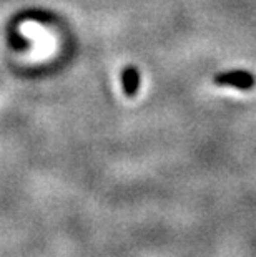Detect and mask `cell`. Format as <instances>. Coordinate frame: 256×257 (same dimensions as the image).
<instances>
[{"label":"cell","instance_id":"cell-2","mask_svg":"<svg viewBox=\"0 0 256 257\" xmlns=\"http://www.w3.org/2000/svg\"><path fill=\"white\" fill-rule=\"evenodd\" d=\"M122 83H123V90L127 93V96H133L137 95L138 91V83H140V78H138V72L132 67L125 68L122 72Z\"/></svg>","mask_w":256,"mask_h":257},{"label":"cell","instance_id":"cell-1","mask_svg":"<svg viewBox=\"0 0 256 257\" xmlns=\"http://www.w3.org/2000/svg\"><path fill=\"white\" fill-rule=\"evenodd\" d=\"M215 83L236 86V88H239V90H249L254 86L256 80H254V76L248 72H230V73L218 75L215 78Z\"/></svg>","mask_w":256,"mask_h":257}]
</instances>
